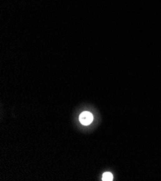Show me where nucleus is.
I'll return each mask as SVG.
<instances>
[{
	"instance_id": "nucleus-1",
	"label": "nucleus",
	"mask_w": 161,
	"mask_h": 181,
	"mask_svg": "<svg viewBox=\"0 0 161 181\" xmlns=\"http://www.w3.org/2000/svg\"><path fill=\"white\" fill-rule=\"evenodd\" d=\"M79 120L80 122L82 125H84V126H88V125L91 124V123L93 122V115L91 113L88 112V111H85V112H82L80 115Z\"/></svg>"
},
{
	"instance_id": "nucleus-2",
	"label": "nucleus",
	"mask_w": 161,
	"mask_h": 181,
	"mask_svg": "<svg viewBox=\"0 0 161 181\" xmlns=\"http://www.w3.org/2000/svg\"><path fill=\"white\" fill-rule=\"evenodd\" d=\"M102 179L103 181H111L113 180V175L111 173H105L103 175Z\"/></svg>"
}]
</instances>
